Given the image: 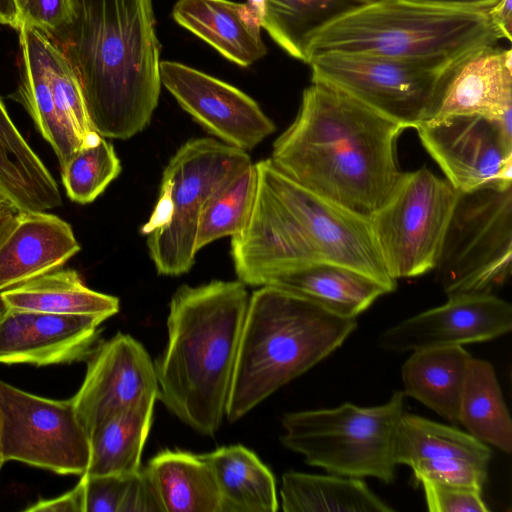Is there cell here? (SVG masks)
Wrapping results in <instances>:
<instances>
[{
	"instance_id": "cell-1",
	"label": "cell",
	"mask_w": 512,
	"mask_h": 512,
	"mask_svg": "<svg viewBox=\"0 0 512 512\" xmlns=\"http://www.w3.org/2000/svg\"><path fill=\"white\" fill-rule=\"evenodd\" d=\"M404 129L348 94L311 82L270 160L307 190L370 219L404 173L397 155Z\"/></svg>"
},
{
	"instance_id": "cell-2",
	"label": "cell",
	"mask_w": 512,
	"mask_h": 512,
	"mask_svg": "<svg viewBox=\"0 0 512 512\" xmlns=\"http://www.w3.org/2000/svg\"><path fill=\"white\" fill-rule=\"evenodd\" d=\"M50 36L75 70L101 137L129 139L149 124L162 85L152 0H74L70 23Z\"/></svg>"
},
{
	"instance_id": "cell-3",
	"label": "cell",
	"mask_w": 512,
	"mask_h": 512,
	"mask_svg": "<svg viewBox=\"0 0 512 512\" xmlns=\"http://www.w3.org/2000/svg\"><path fill=\"white\" fill-rule=\"evenodd\" d=\"M248 301L239 280L182 285L171 298L158 400L200 434L214 435L225 416Z\"/></svg>"
},
{
	"instance_id": "cell-4",
	"label": "cell",
	"mask_w": 512,
	"mask_h": 512,
	"mask_svg": "<svg viewBox=\"0 0 512 512\" xmlns=\"http://www.w3.org/2000/svg\"><path fill=\"white\" fill-rule=\"evenodd\" d=\"M357 327L286 290L249 297L225 416L234 422L338 349Z\"/></svg>"
},
{
	"instance_id": "cell-5",
	"label": "cell",
	"mask_w": 512,
	"mask_h": 512,
	"mask_svg": "<svg viewBox=\"0 0 512 512\" xmlns=\"http://www.w3.org/2000/svg\"><path fill=\"white\" fill-rule=\"evenodd\" d=\"M501 40L488 10L422 0H372L318 28L305 63L327 53L366 54L445 68Z\"/></svg>"
},
{
	"instance_id": "cell-6",
	"label": "cell",
	"mask_w": 512,
	"mask_h": 512,
	"mask_svg": "<svg viewBox=\"0 0 512 512\" xmlns=\"http://www.w3.org/2000/svg\"><path fill=\"white\" fill-rule=\"evenodd\" d=\"M249 163L246 151L212 138L191 139L175 152L163 171L155 207L141 227L158 274L179 276L192 268L205 202Z\"/></svg>"
},
{
	"instance_id": "cell-7",
	"label": "cell",
	"mask_w": 512,
	"mask_h": 512,
	"mask_svg": "<svg viewBox=\"0 0 512 512\" xmlns=\"http://www.w3.org/2000/svg\"><path fill=\"white\" fill-rule=\"evenodd\" d=\"M404 392L395 391L384 404L351 403L332 409L286 413L281 443L311 466L330 474L374 477L390 484L395 478L393 437L402 416Z\"/></svg>"
},
{
	"instance_id": "cell-8",
	"label": "cell",
	"mask_w": 512,
	"mask_h": 512,
	"mask_svg": "<svg viewBox=\"0 0 512 512\" xmlns=\"http://www.w3.org/2000/svg\"><path fill=\"white\" fill-rule=\"evenodd\" d=\"M512 185L458 192L434 267L449 296L485 294L511 275Z\"/></svg>"
},
{
	"instance_id": "cell-9",
	"label": "cell",
	"mask_w": 512,
	"mask_h": 512,
	"mask_svg": "<svg viewBox=\"0 0 512 512\" xmlns=\"http://www.w3.org/2000/svg\"><path fill=\"white\" fill-rule=\"evenodd\" d=\"M458 191L427 167L404 172L386 203L369 219L392 279L434 269Z\"/></svg>"
},
{
	"instance_id": "cell-10",
	"label": "cell",
	"mask_w": 512,
	"mask_h": 512,
	"mask_svg": "<svg viewBox=\"0 0 512 512\" xmlns=\"http://www.w3.org/2000/svg\"><path fill=\"white\" fill-rule=\"evenodd\" d=\"M0 440L5 462L19 461L62 475H83L89 436L72 398L56 400L0 379Z\"/></svg>"
},
{
	"instance_id": "cell-11",
	"label": "cell",
	"mask_w": 512,
	"mask_h": 512,
	"mask_svg": "<svg viewBox=\"0 0 512 512\" xmlns=\"http://www.w3.org/2000/svg\"><path fill=\"white\" fill-rule=\"evenodd\" d=\"M312 82L334 87L406 128L426 118L442 71L419 62L327 53L313 57Z\"/></svg>"
},
{
	"instance_id": "cell-12",
	"label": "cell",
	"mask_w": 512,
	"mask_h": 512,
	"mask_svg": "<svg viewBox=\"0 0 512 512\" xmlns=\"http://www.w3.org/2000/svg\"><path fill=\"white\" fill-rule=\"evenodd\" d=\"M255 165L259 182L295 219L317 261L355 269L391 292L396 289L397 281L385 268L369 219L307 190L282 173L270 158Z\"/></svg>"
},
{
	"instance_id": "cell-13",
	"label": "cell",
	"mask_w": 512,
	"mask_h": 512,
	"mask_svg": "<svg viewBox=\"0 0 512 512\" xmlns=\"http://www.w3.org/2000/svg\"><path fill=\"white\" fill-rule=\"evenodd\" d=\"M415 129L456 191L512 185V123L461 115L425 122Z\"/></svg>"
},
{
	"instance_id": "cell-14",
	"label": "cell",
	"mask_w": 512,
	"mask_h": 512,
	"mask_svg": "<svg viewBox=\"0 0 512 512\" xmlns=\"http://www.w3.org/2000/svg\"><path fill=\"white\" fill-rule=\"evenodd\" d=\"M87 359L83 383L72 400L89 437L113 414L158 400L155 365L144 346L132 336L117 333L95 346Z\"/></svg>"
},
{
	"instance_id": "cell-15",
	"label": "cell",
	"mask_w": 512,
	"mask_h": 512,
	"mask_svg": "<svg viewBox=\"0 0 512 512\" xmlns=\"http://www.w3.org/2000/svg\"><path fill=\"white\" fill-rule=\"evenodd\" d=\"M160 77L179 105L228 145L251 150L275 131L251 97L220 79L168 60L160 62Z\"/></svg>"
},
{
	"instance_id": "cell-16",
	"label": "cell",
	"mask_w": 512,
	"mask_h": 512,
	"mask_svg": "<svg viewBox=\"0 0 512 512\" xmlns=\"http://www.w3.org/2000/svg\"><path fill=\"white\" fill-rule=\"evenodd\" d=\"M511 329L509 302L493 293L462 294L388 328L377 343L386 351H416L487 341Z\"/></svg>"
},
{
	"instance_id": "cell-17",
	"label": "cell",
	"mask_w": 512,
	"mask_h": 512,
	"mask_svg": "<svg viewBox=\"0 0 512 512\" xmlns=\"http://www.w3.org/2000/svg\"><path fill=\"white\" fill-rule=\"evenodd\" d=\"M511 58V49L492 44L453 61L442 71L422 123L461 115L512 123Z\"/></svg>"
},
{
	"instance_id": "cell-18",
	"label": "cell",
	"mask_w": 512,
	"mask_h": 512,
	"mask_svg": "<svg viewBox=\"0 0 512 512\" xmlns=\"http://www.w3.org/2000/svg\"><path fill=\"white\" fill-rule=\"evenodd\" d=\"M105 319L6 308L0 315V363L46 366L87 359Z\"/></svg>"
},
{
	"instance_id": "cell-19",
	"label": "cell",
	"mask_w": 512,
	"mask_h": 512,
	"mask_svg": "<svg viewBox=\"0 0 512 512\" xmlns=\"http://www.w3.org/2000/svg\"><path fill=\"white\" fill-rule=\"evenodd\" d=\"M80 249L65 220L45 211H18L0 245V291L61 268Z\"/></svg>"
},
{
	"instance_id": "cell-20",
	"label": "cell",
	"mask_w": 512,
	"mask_h": 512,
	"mask_svg": "<svg viewBox=\"0 0 512 512\" xmlns=\"http://www.w3.org/2000/svg\"><path fill=\"white\" fill-rule=\"evenodd\" d=\"M174 20L223 57L247 67L265 56L260 20L246 3L231 0H177Z\"/></svg>"
},
{
	"instance_id": "cell-21",
	"label": "cell",
	"mask_w": 512,
	"mask_h": 512,
	"mask_svg": "<svg viewBox=\"0 0 512 512\" xmlns=\"http://www.w3.org/2000/svg\"><path fill=\"white\" fill-rule=\"evenodd\" d=\"M262 286L286 290L346 318H356L379 297L391 293L387 286L371 276L324 261L275 273Z\"/></svg>"
},
{
	"instance_id": "cell-22",
	"label": "cell",
	"mask_w": 512,
	"mask_h": 512,
	"mask_svg": "<svg viewBox=\"0 0 512 512\" xmlns=\"http://www.w3.org/2000/svg\"><path fill=\"white\" fill-rule=\"evenodd\" d=\"M0 190L18 211L62 204L58 184L11 120L0 98Z\"/></svg>"
},
{
	"instance_id": "cell-23",
	"label": "cell",
	"mask_w": 512,
	"mask_h": 512,
	"mask_svg": "<svg viewBox=\"0 0 512 512\" xmlns=\"http://www.w3.org/2000/svg\"><path fill=\"white\" fill-rule=\"evenodd\" d=\"M472 356L463 346L413 351L402 366L404 394L459 423L460 399Z\"/></svg>"
},
{
	"instance_id": "cell-24",
	"label": "cell",
	"mask_w": 512,
	"mask_h": 512,
	"mask_svg": "<svg viewBox=\"0 0 512 512\" xmlns=\"http://www.w3.org/2000/svg\"><path fill=\"white\" fill-rule=\"evenodd\" d=\"M18 31L20 81L15 100L27 110L43 138L53 148L62 168L83 146L65 126L54 104L38 29L23 24Z\"/></svg>"
},
{
	"instance_id": "cell-25",
	"label": "cell",
	"mask_w": 512,
	"mask_h": 512,
	"mask_svg": "<svg viewBox=\"0 0 512 512\" xmlns=\"http://www.w3.org/2000/svg\"><path fill=\"white\" fill-rule=\"evenodd\" d=\"M6 308L108 319L119 311V299L88 288L72 269H56L0 291Z\"/></svg>"
},
{
	"instance_id": "cell-26",
	"label": "cell",
	"mask_w": 512,
	"mask_h": 512,
	"mask_svg": "<svg viewBox=\"0 0 512 512\" xmlns=\"http://www.w3.org/2000/svg\"><path fill=\"white\" fill-rule=\"evenodd\" d=\"M213 471L220 512H275L278 509L275 478L255 453L230 445L200 455Z\"/></svg>"
},
{
	"instance_id": "cell-27",
	"label": "cell",
	"mask_w": 512,
	"mask_h": 512,
	"mask_svg": "<svg viewBox=\"0 0 512 512\" xmlns=\"http://www.w3.org/2000/svg\"><path fill=\"white\" fill-rule=\"evenodd\" d=\"M146 469L164 512H220V494L210 466L190 452L163 450Z\"/></svg>"
},
{
	"instance_id": "cell-28",
	"label": "cell",
	"mask_w": 512,
	"mask_h": 512,
	"mask_svg": "<svg viewBox=\"0 0 512 512\" xmlns=\"http://www.w3.org/2000/svg\"><path fill=\"white\" fill-rule=\"evenodd\" d=\"M491 449L468 432L428 420L402 414L392 444L394 463L409 467L422 461L465 460L488 466Z\"/></svg>"
},
{
	"instance_id": "cell-29",
	"label": "cell",
	"mask_w": 512,
	"mask_h": 512,
	"mask_svg": "<svg viewBox=\"0 0 512 512\" xmlns=\"http://www.w3.org/2000/svg\"><path fill=\"white\" fill-rule=\"evenodd\" d=\"M285 512H390L360 478L290 471L280 490Z\"/></svg>"
},
{
	"instance_id": "cell-30",
	"label": "cell",
	"mask_w": 512,
	"mask_h": 512,
	"mask_svg": "<svg viewBox=\"0 0 512 512\" xmlns=\"http://www.w3.org/2000/svg\"><path fill=\"white\" fill-rule=\"evenodd\" d=\"M155 402L146 401L123 409L93 430L86 474L131 475L141 468Z\"/></svg>"
},
{
	"instance_id": "cell-31",
	"label": "cell",
	"mask_w": 512,
	"mask_h": 512,
	"mask_svg": "<svg viewBox=\"0 0 512 512\" xmlns=\"http://www.w3.org/2000/svg\"><path fill=\"white\" fill-rule=\"evenodd\" d=\"M372 0H247L261 28L291 57L305 62L309 37L342 13Z\"/></svg>"
},
{
	"instance_id": "cell-32",
	"label": "cell",
	"mask_w": 512,
	"mask_h": 512,
	"mask_svg": "<svg viewBox=\"0 0 512 512\" xmlns=\"http://www.w3.org/2000/svg\"><path fill=\"white\" fill-rule=\"evenodd\" d=\"M459 423L482 442L512 451V420L491 363L471 358L460 399Z\"/></svg>"
},
{
	"instance_id": "cell-33",
	"label": "cell",
	"mask_w": 512,
	"mask_h": 512,
	"mask_svg": "<svg viewBox=\"0 0 512 512\" xmlns=\"http://www.w3.org/2000/svg\"><path fill=\"white\" fill-rule=\"evenodd\" d=\"M257 187V169L251 162L225 180L210 195L197 225V252L217 239L232 237L241 231L252 210Z\"/></svg>"
},
{
	"instance_id": "cell-34",
	"label": "cell",
	"mask_w": 512,
	"mask_h": 512,
	"mask_svg": "<svg viewBox=\"0 0 512 512\" xmlns=\"http://www.w3.org/2000/svg\"><path fill=\"white\" fill-rule=\"evenodd\" d=\"M61 170L67 196L79 204H88L118 177L121 163L113 145L101 137L78 150Z\"/></svg>"
},
{
	"instance_id": "cell-35",
	"label": "cell",
	"mask_w": 512,
	"mask_h": 512,
	"mask_svg": "<svg viewBox=\"0 0 512 512\" xmlns=\"http://www.w3.org/2000/svg\"><path fill=\"white\" fill-rule=\"evenodd\" d=\"M421 483L428 510L431 512H487L481 492L474 487L442 483L427 479Z\"/></svg>"
},
{
	"instance_id": "cell-36",
	"label": "cell",
	"mask_w": 512,
	"mask_h": 512,
	"mask_svg": "<svg viewBox=\"0 0 512 512\" xmlns=\"http://www.w3.org/2000/svg\"><path fill=\"white\" fill-rule=\"evenodd\" d=\"M131 475H81L83 512H120Z\"/></svg>"
},
{
	"instance_id": "cell-37",
	"label": "cell",
	"mask_w": 512,
	"mask_h": 512,
	"mask_svg": "<svg viewBox=\"0 0 512 512\" xmlns=\"http://www.w3.org/2000/svg\"><path fill=\"white\" fill-rule=\"evenodd\" d=\"M15 3L19 27L30 25L49 35L66 27L74 14V0H15Z\"/></svg>"
},
{
	"instance_id": "cell-38",
	"label": "cell",
	"mask_w": 512,
	"mask_h": 512,
	"mask_svg": "<svg viewBox=\"0 0 512 512\" xmlns=\"http://www.w3.org/2000/svg\"><path fill=\"white\" fill-rule=\"evenodd\" d=\"M411 468L418 482L427 479L482 490L487 479V466L465 460L422 461L414 464Z\"/></svg>"
},
{
	"instance_id": "cell-39",
	"label": "cell",
	"mask_w": 512,
	"mask_h": 512,
	"mask_svg": "<svg viewBox=\"0 0 512 512\" xmlns=\"http://www.w3.org/2000/svg\"><path fill=\"white\" fill-rule=\"evenodd\" d=\"M120 512H164L146 467H141L130 476Z\"/></svg>"
},
{
	"instance_id": "cell-40",
	"label": "cell",
	"mask_w": 512,
	"mask_h": 512,
	"mask_svg": "<svg viewBox=\"0 0 512 512\" xmlns=\"http://www.w3.org/2000/svg\"><path fill=\"white\" fill-rule=\"evenodd\" d=\"M25 511L33 512H83L82 492L79 483L65 494L52 499L39 500Z\"/></svg>"
},
{
	"instance_id": "cell-41",
	"label": "cell",
	"mask_w": 512,
	"mask_h": 512,
	"mask_svg": "<svg viewBox=\"0 0 512 512\" xmlns=\"http://www.w3.org/2000/svg\"><path fill=\"white\" fill-rule=\"evenodd\" d=\"M512 0H500L488 10L489 16L501 39L511 41L512 32Z\"/></svg>"
},
{
	"instance_id": "cell-42",
	"label": "cell",
	"mask_w": 512,
	"mask_h": 512,
	"mask_svg": "<svg viewBox=\"0 0 512 512\" xmlns=\"http://www.w3.org/2000/svg\"><path fill=\"white\" fill-rule=\"evenodd\" d=\"M0 24L18 30L19 20L15 0H0Z\"/></svg>"
},
{
	"instance_id": "cell-43",
	"label": "cell",
	"mask_w": 512,
	"mask_h": 512,
	"mask_svg": "<svg viewBox=\"0 0 512 512\" xmlns=\"http://www.w3.org/2000/svg\"><path fill=\"white\" fill-rule=\"evenodd\" d=\"M431 3L489 10L500 0H422Z\"/></svg>"
},
{
	"instance_id": "cell-44",
	"label": "cell",
	"mask_w": 512,
	"mask_h": 512,
	"mask_svg": "<svg viewBox=\"0 0 512 512\" xmlns=\"http://www.w3.org/2000/svg\"><path fill=\"white\" fill-rule=\"evenodd\" d=\"M15 221V214H7L0 217V245L11 230Z\"/></svg>"
},
{
	"instance_id": "cell-45",
	"label": "cell",
	"mask_w": 512,
	"mask_h": 512,
	"mask_svg": "<svg viewBox=\"0 0 512 512\" xmlns=\"http://www.w3.org/2000/svg\"><path fill=\"white\" fill-rule=\"evenodd\" d=\"M18 209L13 202L0 190V217L7 214H16Z\"/></svg>"
},
{
	"instance_id": "cell-46",
	"label": "cell",
	"mask_w": 512,
	"mask_h": 512,
	"mask_svg": "<svg viewBox=\"0 0 512 512\" xmlns=\"http://www.w3.org/2000/svg\"><path fill=\"white\" fill-rule=\"evenodd\" d=\"M4 463H5V460L3 458L2 448H1V440H0V470H1V468H2Z\"/></svg>"
},
{
	"instance_id": "cell-47",
	"label": "cell",
	"mask_w": 512,
	"mask_h": 512,
	"mask_svg": "<svg viewBox=\"0 0 512 512\" xmlns=\"http://www.w3.org/2000/svg\"><path fill=\"white\" fill-rule=\"evenodd\" d=\"M2 310H3V304L0 301V315H1Z\"/></svg>"
}]
</instances>
